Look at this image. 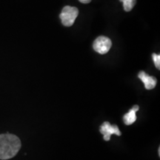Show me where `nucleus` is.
Here are the masks:
<instances>
[{
  "instance_id": "obj_1",
  "label": "nucleus",
  "mask_w": 160,
  "mask_h": 160,
  "mask_svg": "<svg viewBox=\"0 0 160 160\" xmlns=\"http://www.w3.org/2000/svg\"><path fill=\"white\" fill-rule=\"evenodd\" d=\"M21 141L17 136L0 134V159L7 160L14 157L21 148Z\"/></svg>"
},
{
  "instance_id": "obj_2",
  "label": "nucleus",
  "mask_w": 160,
  "mask_h": 160,
  "mask_svg": "<svg viewBox=\"0 0 160 160\" xmlns=\"http://www.w3.org/2000/svg\"><path fill=\"white\" fill-rule=\"evenodd\" d=\"M78 14H79V10L77 8L65 6L60 13L59 18L63 25L66 27H70L74 23Z\"/></svg>"
},
{
  "instance_id": "obj_3",
  "label": "nucleus",
  "mask_w": 160,
  "mask_h": 160,
  "mask_svg": "<svg viewBox=\"0 0 160 160\" xmlns=\"http://www.w3.org/2000/svg\"><path fill=\"white\" fill-rule=\"evenodd\" d=\"M111 45V40L109 38L101 36L95 39L93 44V48L96 52L100 54H105L110 51Z\"/></svg>"
},
{
  "instance_id": "obj_4",
  "label": "nucleus",
  "mask_w": 160,
  "mask_h": 160,
  "mask_svg": "<svg viewBox=\"0 0 160 160\" xmlns=\"http://www.w3.org/2000/svg\"><path fill=\"white\" fill-rule=\"evenodd\" d=\"M100 133L103 135V139L105 141H109L111 139L112 134L121 136L119 128L117 125H112L108 122H105L100 127Z\"/></svg>"
},
{
  "instance_id": "obj_5",
  "label": "nucleus",
  "mask_w": 160,
  "mask_h": 160,
  "mask_svg": "<svg viewBox=\"0 0 160 160\" xmlns=\"http://www.w3.org/2000/svg\"><path fill=\"white\" fill-rule=\"evenodd\" d=\"M138 77L142 81L145 88L147 90L153 89L157 85V80L154 77L148 75L145 72L140 71L138 74Z\"/></svg>"
},
{
  "instance_id": "obj_6",
  "label": "nucleus",
  "mask_w": 160,
  "mask_h": 160,
  "mask_svg": "<svg viewBox=\"0 0 160 160\" xmlns=\"http://www.w3.org/2000/svg\"><path fill=\"white\" fill-rule=\"evenodd\" d=\"M139 110V107L138 105L133 106L126 114L124 115L123 121L126 125H131L134 123L137 120V115L136 113Z\"/></svg>"
},
{
  "instance_id": "obj_7",
  "label": "nucleus",
  "mask_w": 160,
  "mask_h": 160,
  "mask_svg": "<svg viewBox=\"0 0 160 160\" xmlns=\"http://www.w3.org/2000/svg\"><path fill=\"white\" fill-rule=\"evenodd\" d=\"M123 3V8L125 11L129 12L134 7L137 0H119Z\"/></svg>"
},
{
  "instance_id": "obj_8",
  "label": "nucleus",
  "mask_w": 160,
  "mask_h": 160,
  "mask_svg": "<svg viewBox=\"0 0 160 160\" xmlns=\"http://www.w3.org/2000/svg\"><path fill=\"white\" fill-rule=\"evenodd\" d=\"M153 60L154 62L156 68L158 69H160V55L157 53H153Z\"/></svg>"
},
{
  "instance_id": "obj_9",
  "label": "nucleus",
  "mask_w": 160,
  "mask_h": 160,
  "mask_svg": "<svg viewBox=\"0 0 160 160\" xmlns=\"http://www.w3.org/2000/svg\"><path fill=\"white\" fill-rule=\"evenodd\" d=\"M79 1L80 2H82V3H84V4H88V3L91 2V0H79Z\"/></svg>"
}]
</instances>
